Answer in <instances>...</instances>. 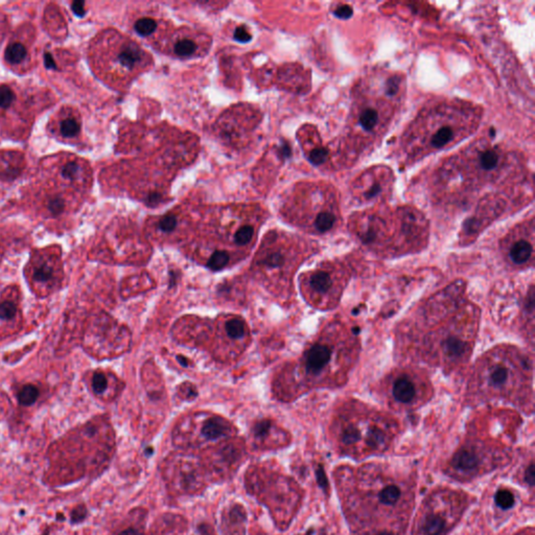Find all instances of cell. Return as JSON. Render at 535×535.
<instances>
[{
    "label": "cell",
    "mask_w": 535,
    "mask_h": 535,
    "mask_svg": "<svg viewBox=\"0 0 535 535\" xmlns=\"http://www.w3.org/2000/svg\"><path fill=\"white\" fill-rule=\"evenodd\" d=\"M406 91L405 76L387 68H372L359 78L340 141L345 159L352 162L383 140L402 111Z\"/></svg>",
    "instance_id": "1"
},
{
    "label": "cell",
    "mask_w": 535,
    "mask_h": 535,
    "mask_svg": "<svg viewBox=\"0 0 535 535\" xmlns=\"http://www.w3.org/2000/svg\"><path fill=\"white\" fill-rule=\"evenodd\" d=\"M521 169L515 153L482 138L437 166L431 191L440 202L464 203L484 189L519 179Z\"/></svg>",
    "instance_id": "2"
},
{
    "label": "cell",
    "mask_w": 535,
    "mask_h": 535,
    "mask_svg": "<svg viewBox=\"0 0 535 535\" xmlns=\"http://www.w3.org/2000/svg\"><path fill=\"white\" fill-rule=\"evenodd\" d=\"M483 109L469 100L445 98L424 106L402 133L398 158L405 164L455 147L480 127Z\"/></svg>",
    "instance_id": "3"
},
{
    "label": "cell",
    "mask_w": 535,
    "mask_h": 535,
    "mask_svg": "<svg viewBox=\"0 0 535 535\" xmlns=\"http://www.w3.org/2000/svg\"><path fill=\"white\" fill-rule=\"evenodd\" d=\"M350 222L358 237L374 247L390 241L406 248L418 247L425 243L429 234L425 217L411 206L372 208L354 215Z\"/></svg>",
    "instance_id": "4"
},
{
    "label": "cell",
    "mask_w": 535,
    "mask_h": 535,
    "mask_svg": "<svg viewBox=\"0 0 535 535\" xmlns=\"http://www.w3.org/2000/svg\"><path fill=\"white\" fill-rule=\"evenodd\" d=\"M286 197L283 208L288 215L318 233L330 232L340 223V196L332 183L299 182Z\"/></svg>",
    "instance_id": "5"
},
{
    "label": "cell",
    "mask_w": 535,
    "mask_h": 535,
    "mask_svg": "<svg viewBox=\"0 0 535 535\" xmlns=\"http://www.w3.org/2000/svg\"><path fill=\"white\" fill-rule=\"evenodd\" d=\"M94 50L98 73L119 87L128 86L152 65V57L139 44L114 30L103 32Z\"/></svg>",
    "instance_id": "6"
},
{
    "label": "cell",
    "mask_w": 535,
    "mask_h": 535,
    "mask_svg": "<svg viewBox=\"0 0 535 535\" xmlns=\"http://www.w3.org/2000/svg\"><path fill=\"white\" fill-rule=\"evenodd\" d=\"M507 351H494L486 358L479 376L480 384L494 396L510 398L520 382L526 376L528 365L519 358Z\"/></svg>",
    "instance_id": "7"
},
{
    "label": "cell",
    "mask_w": 535,
    "mask_h": 535,
    "mask_svg": "<svg viewBox=\"0 0 535 535\" xmlns=\"http://www.w3.org/2000/svg\"><path fill=\"white\" fill-rule=\"evenodd\" d=\"M394 174L386 165H374L360 174L350 185V196L358 204L385 201L391 196Z\"/></svg>",
    "instance_id": "8"
},
{
    "label": "cell",
    "mask_w": 535,
    "mask_h": 535,
    "mask_svg": "<svg viewBox=\"0 0 535 535\" xmlns=\"http://www.w3.org/2000/svg\"><path fill=\"white\" fill-rule=\"evenodd\" d=\"M533 219H531L513 228L504 239V251L512 265L521 267L533 262Z\"/></svg>",
    "instance_id": "9"
},
{
    "label": "cell",
    "mask_w": 535,
    "mask_h": 535,
    "mask_svg": "<svg viewBox=\"0 0 535 535\" xmlns=\"http://www.w3.org/2000/svg\"><path fill=\"white\" fill-rule=\"evenodd\" d=\"M208 45L209 40L205 34L189 28H181L167 38L163 48L175 57L192 58L203 54Z\"/></svg>",
    "instance_id": "10"
},
{
    "label": "cell",
    "mask_w": 535,
    "mask_h": 535,
    "mask_svg": "<svg viewBox=\"0 0 535 535\" xmlns=\"http://www.w3.org/2000/svg\"><path fill=\"white\" fill-rule=\"evenodd\" d=\"M413 372H400L390 382V395L395 403L412 406L420 402L425 395V384L419 382Z\"/></svg>",
    "instance_id": "11"
},
{
    "label": "cell",
    "mask_w": 535,
    "mask_h": 535,
    "mask_svg": "<svg viewBox=\"0 0 535 535\" xmlns=\"http://www.w3.org/2000/svg\"><path fill=\"white\" fill-rule=\"evenodd\" d=\"M333 358L334 349L329 344L317 343L306 353L305 368L308 373L318 375L332 363Z\"/></svg>",
    "instance_id": "12"
},
{
    "label": "cell",
    "mask_w": 535,
    "mask_h": 535,
    "mask_svg": "<svg viewBox=\"0 0 535 535\" xmlns=\"http://www.w3.org/2000/svg\"><path fill=\"white\" fill-rule=\"evenodd\" d=\"M60 175L67 184L76 186L83 184L87 179V169L79 159H70L61 166Z\"/></svg>",
    "instance_id": "13"
},
{
    "label": "cell",
    "mask_w": 535,
    "mask_h": 535,
    "mask_svg": "<svg viewBox=\"0 0 535 535\" xmlns=\"http://www.w3.org/2000/svg\"><path fill=\"white\" fill-rule=\"evenodd\" d=\"M309 287L313 289L316 294L320 296L329 295L334 291L336 286L335 278L332 273L327 271H316L310 275Z\"/></svg>",
    "instance_id": "14"
},
{
    "label": "cell",
    "mask_w": 535,
    "mask_h": 535,
    "mask_svg": "<svg viewBox=\"0 0 535 535\" xmlns=\"http://www.w3.org/2000/svg\"><path fill=\"white\" fill-rule=\"evenodd\" d=\"M58 133L65 139H74L81 132L80 118L73 112H68L58 120Z\"/></svg>",
    "instance_id": "15"
},
{
    "label": "cell",
    "mask_w": 535,
    "mask_h": 535,
    "mask_svg": "<svg viewBox=\"0 0 535 535\" xmlns=\"http://www.w3.org/2000/svg\"><path fill=\"white\" fill-rule=\"evenodd\" d=\"M228 432V425L222 418L212 417L206 420L202 427V434L207 439H218L222 436H225Z\"/></svg>",
    "instance_id": "16"
},
{
    "label": "cell",
    "mask_w": 535,
    "mask_h": 535,
    "mask_svg": "<svg viewBox=\"0 0 535 535\" xmlns=\"http://www.w3.org/2000/svg\"><path fill=\"white\" fill-rule=\"evenodd\" d=\"M453 464L458 470L464 472L472 471L478 465V457L471 451H461L455 455Z\"/></svg>",
    "instance_id": "17"
},
{
    "label": "cell",
    "mask_w": 535,
    "mask_h": 535,
    "mask_svg": "<svg viewBox=\"0 0 535 535\" xmlns=\"http://www.w3.org/2000/svg\"><path fill=\"white\" fill-rule=\"evenodd\" d=\"M55 276V267L49 261H43L39 263L32 271V277L37 282H49L53 280Z\"/></svg>",
    "instance_id": "18"
},
{
    "label": "cell",
    "mask_w": 535,
    "mask_h": 535,
    "mask_svg": "<svg viewBox=\"0 0 535 535\" xmlns=\"http://www.w3.org/2000/svg\"><path fill=\"white\" fill-rule=\"evenodd\" d=\"M27 55V50L25 46L21 43H11L6 50V59L9 63L13 65H17L22 63Z\"/></svg>",
    "instance_id": "19"
},
{
    "label": "cell",
    "mask_w": 535,
    "mask_h": 535,
    "mask_svg": "<svg viewBox=\"0 0 535 535\" xmlns=\"http://www.w3.org/2000/svg\"><path fill=\"white\" fill-rule=\"evenodd\" d=\"M39 396L38 389L33 385H25L18 393L19 403L23 406H30L37 401Z\"/></svg>",
    "instance_id": "20"
},
{
    "label": "cell",
    "mask_w": 535,
    "mask_h": 535,
    "mask_svg": "<svg viewBox=\"0 0 535 535\" xmlns=\"http://www.w3.org/2000/svg\"><path fill=\"white\" fill-rule=\"evenodd\" d=\"M134 28L138 33L140 34V36L147 37V36H151V34L155 32V30H156L157 28V23L154 19L147 18L146 17V18L138 19L135 22Z\"/></svg>",
    "instance_id": "21"
},
{
    "label": "cell",
    "mask_w": 535,
    "mask_h": 535,
    "mask_svg": "<svg viewBox=\"0 0 535 535\" xmlns=\"http://www.w3.org/2000/svg\"><path fill=\"white\" fill-rule=\"evenodd\" d=\"M229 262V255L225 251H216L207 262V267L212 271H219L225 267Z\"/></svg>",
    "instance_id": "22"
},
{
    "label": "cell",
    "mask_w": 535,
    "mask_h": 535,
    "mask_svg": "<svg viewBox=\"0 0 535 535\" xmlns=\"http://www.w3.org/2000/svg\"><path fill=\"white\" fill-rule=\"evenodd\" d=\"M401 496V490L398 486L390 485L384 488L379 493V498L385 505H393Z\"/></svg>",
    "instance_id": "23"
},
{
    "label": "cell",
    "mask_w": 535,
    "mask_h": 535,
    "mask_svg": "<svg viewBox=\"0 0 535 535\" xmlns=\"http://www.w3.org/2000/svg\"><path fill=\"white\" fill-rule=\"evenodd\" d=\"M253 235H254V227L251 225H247L246 224V225L238 227V229L235 231L234 240L236 244L240 246H244L250 243V240L252 239Z\"/></svg>",
    "instance_id": "24"
},
{
    "label": "cell",
    "mask_w": 535,
    "mask_h": 535,
    "mask_svg": "<svg viewBox=\"0 0 535 535\" xmlns=\"http://www.w3.org/2000/svg\"><path fill=\"white\" fill-rule=\"evenodd\" d=\"M226 332L227 334L231 337V338H234V339H237V338H241L244 335H245V331H246V326H245V323L243 320L240 319H232V320H229L226 325Z\"/></svg>",
    "instance_id": "25"
},
{
    "label": "cell",
    "mask_w": 535,
    "mask_h": 535,
    "mask_svg": "<svg viewBox=\"0 0 535 535\" xmlns=\"http://www.w3.org/2000/svg\"><path fill=\"white\" fill-rule=\"evenodd\" d=\"M444 527V522L439 516H430L424 524V532L427 535H438Z\"/></svg>",
    "instance_id": "26"
},
{
    "label": "cell",
    "mask_w": 535,
    "mask_h": 535,
    "mask_svg": "<svg viewBox=\"0 0 535 535\" xmlns=\"http://www.w3.org/2000/svg\"><path fill=\"white\" fill-rule=\"evenodd\" d=\"M65 201L60 196H51L46 202V208L53 216H59L65 210Z\"/></svg>",
    "instance_id": "27"
},
{
    "label": "cell",
    "mask_w": 535,
    "mask_h": 535,
    "mask_svg": "<svg viewBox=\"0 0 535 535\" xmlns=\"http://www.w3.org/2000/svg\"><path fill=\"white\" fill-rule=\"evenodd\" d=\"M495 503L502 509H509L514 504V496L507 489H500L495 494Z\"/></svg>",
    "instance_id": "28"
},
{
    "label": "cell",
    "mask_w": 535,
    "mask_h": 535,
    "mask_svg": "<svg viewBox=\"0 0 535 535\" xmlns=\"http://www.w3.org/2000/svg\"><path fill=\"white\" fill-rule=\"evenodd\" d=\"M15 94L14 91L9 87L8 85L0 86V108L8 109L14 102Z\"/></svg>",
    "instance_id": "29"
},
{
    "label": "cell",
    "mask_w": 535,
    "mask_h": 535,
    "mask_svg": "<svg viewBox=\"0 0 535 535\" xmlns=\"http://www.w3.org/2000/svg\"><path fill=\"white\" fill-rule=\"evenodd\" d=\"M17 307L15 303L11 301H5L0 303V319L12 320L16 317Z\"/></svg>",
    "instance_id": "30"
},
{
    "label": "cell",
    "mask_w": 535,
    "mask_h": 535,
    "mask_svg": "<svg viewBox=\"0 0 535 535\" xmlns=\"http://www.w3.org/2000/svg\"><path fill=\"white\" fill-rule=\"evenodd\" d=\"M108 381L106 375L102 372H95L92 377V388L95 393H102L107 389Z\"/></svg>",
    "instance_id": "31"
},
{
    "label": "cell",
    "mask_w": 535,
    "mask_h": 535,
    "mask_svg": "<svg viewBox=\"0 0 535 535\" xmlns=\"http://www.w3.org/2000/svg\"><path fill=\"white\" fill-rule=\"evenodd\" d=\"M158 227L163 232H170L177 227V218L174 215H167L163 217L159 223Z\"/></svg>",
    "instance_id": "32"
},
{
    "label": "cell",
    "mask_w": 535,
    "mask_h": 535,
    "mask_svg": "<svg viewBox=\"0 0 535 535\" xmlns=\"http://www.w3.org/2000/svg\"><path fill=\"white\" fill-rule=\"evenodd\" d=\"M283 261H284V257L281 253L279 252H274V253H271L270 255H268L265 260H264V265L269 267V268H277V267H280L282 264H283Z\"/></svg>",
    "instance_id": "33"
},
{
    "label": "cell",
    "mask_w": 535,
    "mask_h": 535,
    "mask_svg": "<svg viewBox=\"0 0 535 535\" xmlns=\"http://www.w3.org/2000/svg\"><path fill=\"white\" fill-rule=\"evenodd\" d=\"M270 426H271V423L269 420H263V421L257 422L254 426V434L257 437H263L268 433Z\"/></svg>",
    "instance_id": "34"
},
{
    "label": "cell",
    "mask_w": 535,
    "mask_h": 535,
    "mask_svg": "<svg viewBox=\"0 0 535 535\" xmlns=\"http://www.w3.org/2000/svg\"><path fill=\"white\" fill-rule=\"evenodd\" d=\"M86 515H87V510H86V508L81 505L79 507H77L73 513H72V522L74 524H78V523H81L85 520Z\"/></svg>",
    "instance_id": "35"
},
{
    "label": "cell",
    "mask_w": 535,
    "mask_h": 535,
    "mask_svg": "<svg viewBox=\"0 0 535 535\" xmlns=\"http://www.w3.org/2000/svg\"><path fill=\"white\" fill-rule=\"evenodd\" d=\"M534 477H535L534 465L531 464L530 467L527 469V471H526V481L529 483V485H533L534 484Z\"/></svg>",
    "instance_id": "36"
},
{
    "label": "cell",
    "mask_w": 535,
    "mask_h": 535,
    "mask_svg": "<svg viewBox=\"0 0 535 535\" xmlns=\"http://www.w3.org/2000/svg\"><path fill=\"white\" fill-rule=\"evenodd\" d=\"M247 30L243 29V28H237L236 32H235V38L237 40H240V41H247L250 39V36H248L247 34Z\"/></svg>",
    "instance_id": "37"
},
{
    "label": "cell",
    "mask_w": 535,
    "mask_h": 535,
    "mask_svg": "<svg viewBox=\"0 0 535 535\" xmlns=\"http://www.w3.org/2000/svg\"><path fill=\"white\" fill-rule=\"evenodd\" d=\"M73 10H74V12H75L77 15H79V16H83L84 13H85V12H84V4H83V3H80V2H78V3H74V4H73Z\"/></svg>",
    "instance_id": "38"
},
{
    "label": "cell",
    "mask_w": 535,
    "mask_h": 535,
    "mask_svg": "<svg viewBox=\"0 0 535 535\" xmlns=\"http://www.w3.org/2000/svg\"><path fill=\"white\" fill-rule=\"evenodd\" d=\"M177 360L179 361V363H180L182 366H184V367L187 366L188 361H187L184 356H182V355H178V356H177Z\"/></svg>",
    "instance_id": "39"
},
{
    "label": "cell",
    "mask_w": 535,
    "mask_h": 535,
    "mask_svg": "<svg viewBox=\"0 0 535 535\" xmlns=\"http://www.w3.org/2000/svg\"><path fill=\"white\" fill-rule=\"evenodd\" d=\"M119 535H137V533L134 530H132V529H128V530L120 533Z\"/></svg>",
    "instance_id": "40"
},
{
    "label": "cell",
    "mask_w": 535,
    "mask_h": 535,
    "mask_svg": "<svg viewBox=\"0 0 535 535\" xmlns=\"http://www.w3.org/2000/svg\"><path fill=\"white\" fill-rule=\"evenodd\" d=\"M377 535H393V534L390 533V532H381V533H378Z\"/></svg>",
    "instance_id": "41"
}]
</instances>
